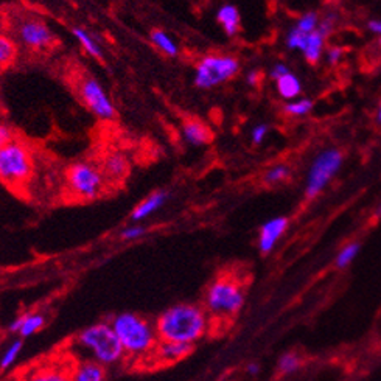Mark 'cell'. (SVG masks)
<instances>
[{
    "mask_svg": "<svg viewBox=\"0 0 381 381\" xmlns=\"http://www.w3.org/2000/svg\"><path fill=\"white\" fill-rule=\"evenodd\" d=\"M154 327L159 341L193 346L207 333L208 315L198 305L177 304L163 311Z\"/></svg>",
    "mask_w": 381,
    "mask_h": 381,
    "instance_id": "1",
    "label": "cell"
},
{
    "mask_svg": "<svg viewBox=\"0 0 381 381\" xmlns=\"http://www.w3.org/2000/svg\"><path fill=\"white\" fill-rule=\"evenodd\" d=\"M125 356L131 360L146 361L159 342L156 327L149 320L134 313H122L111 320Z\"/></svg>",
    "mask_w": 381,
    "mask_h": 381,
    "instance_id": "2",
    "label": "cell"
},
{
    "mask_svg": "<svg viewBox=\"0 0 381 381\" xmlns=\"http://www.w3.org/2000/svg\"><path fill=\"white\" fill-rule=\"evenodd\" d=\"M77 344L86 350L91 361L100 366H112L120 363L125 358L123 347L111 323H99L85 328L77 336Z\"/></svg>",
    "mask_w": 381,
    "mask_h": 381,
    "instance_id": "3",
    "label": "cell"
},
{
    "mask_svg": "<svg viewBox=\"0 0 381 381\" xmlns=\"http://www.w3.org/2000/svg\"><path fill=\"white\" fill-rule=\"evenodd\" d=\"M244 304L242 282L232 274H221L206 293V311L215 318H232Z\"/></svg>",
    "mask_w": 381,
    "mask_h": 381,
    "instance_id": "4",
    "label": "cell"
},
{
    "mask_svg": "<svg viewBox=\"0 0 381 381\" xmlns=\"http://www.w3.org/2000/svg\"><path fill=\"white\" fill-rule=\"evenodd\" d=\"M33 156L24 142L14 140L0 149V181L13 190H20L33 176Z\"/></svg>",
    "mask_w": 381,
    "mask_h": 381,
    "instance_id": "5",
    "label": "cell"
},
{
    "mask_svg": "<svg viewBox=\"0 0 381 381\" xmlns=\"http://www.w3.org/2000/svg\"><path fill=\"white\" fill-rule=\"evenodd\" d=\"M78 360L69 354L51 355L22 368L14 380L16 381H72Z\"/></svg>",
    "mask_w": 381,
    "mask_h": 381,
    "instance_id": "6",
    "label": "cell"
},
{
    "mask_svg": "<svg viewBox=\"0 0 381 381\" xmlns=\"http://www.w3.org/2000/svg\"><path fill=\"white\" fill-rule=\"evenodd\" d=\"M13 39L16 41L18 46L33 51V54L50 51L58 44L56 35L47 22L33 14H25L16 19Z\"/></svg>",
    "mask_w": 381,
    "mask_h": 381,
    "instance_id": "7",
    "label": "cell"
},
{
    "mask_svg": "<svg viewBox=\"0 0 381 381\" xmlns=\"http://www.w3.org/2000/svg\"><path fill=\"white\" fill-rule=\"evenodd\" d=\"M65 184L75 198L91 201L104 192L106 176L101 168L91 162H77L67 168Z\"/></svg>",
    "mask_w": 381,
    "mask_h": 381,
    "instance_id": "8",
    "label": "cell"
},
{
    "mask_svg": "<svg viewBox=\"0 0 381 381\" xmlns=\"http://www.w3.org/2000/svg\"><path fill=\"white\" fill-rule=\"evenodd\" d=\"M240 70L235 56L212 54L206 55L195 65V85L199 89H212L232 80Z\"/></svg>",
    "mask_w": 381,
    "mask_h": 381,
    "instance_id": "9",
    "label": "cell"
},
{
    "mask_svg": "<svg viewBox=\"0 0 381 381\" xmlns=\"http://www.w3.org/2000/svg\"><path fill=\"white\" fill-rule=\"evenodd\" d=\"M342 161H344V156L339 149H325V151L318 154L315 162L311 163L307 187H305V195L308 199L318 196L325 189V185L339 171Z\"/></svg>",
    "mask_w": 381,
    "mask_h": 381,
    "instance_id": "10",
    "label": "cell"
},
{
    "mask_svg": "<svg viewBox=\"0 0 381 381\" xmlns=\"http://www.w3.org/2000/svg\"><path fill=\"white\" fill-rule=\"evenodd\" d=\"M78 80V95L86 104V108L101 120H114L117 115L115 106L108 95L106 89L100 85V81L91 77V75L80 77Z\"/></svg>",
    "mask_w": 381,
    "mask_h": 381,
    "instance_id": "11",
    "label": "cell"
},
{
    "mask_svg": "<svg viewBox=\"0 0 381 381\" xmlns=\"http://www.w3.org/2000/svg\"><path fill=\"white\" fill-rule=\"evenodd\" d=\"M192 350H193V346L159 341L158 346H156V349L153 350V354L148 356V360H151L153 363H158L159 366L173 364V363L184 360L185 356H189Z\"/></svg>",
    "mask_w": 381,
    "mask_h": 381,
    "instance_id": "12",
    "label": "cell"
},
{
    "mask_svg": "<svg viewBox=\"0 0 381 381\" xmlns=\"http://www.w3.org/2000/svg\"><path fill=\"white\" fill-rule=\"evenodd\" d=\"M288 227V220L285 216H279V218L270 220L265 223L260 229V235H258V248L263 254L271 252L274 249L275 243L279 242V238L285 234V230Z\"/></svg>",
    "mask_w": 381,
    "mask_h": 381,
    "instance_id": "13",
    "label": "cell"
},
{
    "mask_svg": "<svg viewBox=\"0 0 381 381\" xmlns=\"http://www.w3.org/2000/svg\"><path fill=\"white\" fill-rule=\"evenodd\" d=\"M182 136L190 145L203 146L211 144L213 134L204 122L198 120V118H187L182 123Z\"/></svg>",
    "mask_w": 381,
    "mask_h": 381,
    "instance_id": "14",
    "label": "cell"
},
{
    "mask_svg": "<svg viewBox=\"0 0 381 381\" xmlns=\"http://www.w3.org/2000/svg\"><path fill=\"white\" fill-rule=\"evenodd\" d=\"M44 325H46V318L41 313H27V315H22L13 320L10 330L19 333L22 338H28V336L39 332Z\"/></svg>",
    "mask_w": 381,
    "mask_h": 381,
    "instance_id": "15",
    "label": "cell"
},
{
    "mask_svg": "<svg viewBox=\"0 0 381 381\" xmlns=\"http://www.w3.org/2000/svg\"><path fill=\"white\" fill-rule=\"evenodd\" d=\"M167 199H168L167 192L159 190V192L151 193V195L145 198L136 208H134L132 213H131V220L132 221H142V220L148 218L149 215L158 212L159 208L167 203Z\"/></svg>",
    "mask_w": 381,
    "mask_h": 381,
    "instance_id": "16",
    "label": "cell"
},
{
    "mask_svg": "<svg viewBox=\"0 0 381 381\" xmlns=\"http://www.w3.org/2000/svg\"><path fill=\"white\" fill-rule=\"evenodd\" d=\"M216 20L223 27L227 36H234L238 33L242 25V16L240 11L235 5H223L216 13Z\"/></svg>",
    "mask_w": 381,
    "mask_h": 381,
    "instance_id": "17",
    "label": "cell"
},
{
    "mask_svg": "<svg viewBox=\"0 0 381 381\" xmlns=\"http://www.w3.org/2000/svg\"><path fill=\"white\" fill-rule=\"evenodd\" d=\"M101 170L106 179H123L130 171V162L122 153H111L104 159Z\"/></svg>",
    "mask_w": 381,
    "mask_h": 381,
    "instance_id": "18",
    "label": "cell"
},
{
    "mask_svg": "<svg viewBox=\"0 0 381 381\" xmlns=\"http://www.w3.org/2000/svg\"><path fill=\"white\" fill-rule=\"evenodd\" d=\"M104 378H106V370L103 366L91 360H85L78 361L72 381H104Z\"/></svg>",
    "mask_w": 381,
    "mask_h": 381,
    "instance_id": "19",
    "label": "cell"
},
{
    "mask_svg": "<svg viewBox=\"0 0 381 381\" xmlns=\"http://www.w3.org/2000/svg\"><path fill=\"white\" fill-rule=\"evenodd\" d=\"M19 55V46L8 33L0 35V72H4L16 63Z\"/></svg>",
    "mask_w": 381,
    "mask_h": 381,
    "instance_id": "20",
    "label": "cell"
},
{
    "mask_svg": "<svg viewBox=\"0 0 381 381\" xmlns=\"http://www.w3.org/2000/svg\"><path fill=\"white\" fill-rule=\"evenodd\" d=\"M72 35L75 36V39H77V42L80 44V46L83 47V50L86 51L87 55H91L92 58L101 61V59H103V50L100 47V44L96 42L95 37L91 33H89L87 30L81 28V27H73L72 28Z\"/></svg>",
    "mask_w": 381,
    "mask_h": 381,
    "instance_id": "21",
    "label": "cell"
},
{
    "mask_svg": "<svg viewBox=\"0 0 381 381\" xmlns=\"http://www.w3.org/2000/svg\"><path fill=\"white\" fill-rule=\"evenodd\" d=\"M149 39H151L153 46L158 49L159 51H162L163 55L167 56H177L179 54V47L176 41L171 37L165 30H161V28H156L151 32V35H149Z\"/></svg>",
    "mask_w": 381,
    "mask_h": 381,
    "instance_id": "22",
    "label": "cell"
},
{
    "mask_svg": "<svg viewBox=\"0 0 381 381\" xmlns=\"http://www.w3.org/2000/svg\"><path fill=\"white\" fill-rule=\"evenodd\" d=\"M324 41H325V37L320 35L318 30L307 36V42H305V47L302 51H304V55H305V58H307L308 63H311V64L318 63V59L320 58V55H323Z\"/></svg>",
    "mask_w": 381,
    "mask_h": 381,
    "instance_id": "23",
    "label": "cell"
},
{
    "mask_svg": "<svg viewBox=\"0 0 381 381\" xmlns=\"http://www.w3.org/2000/svg\"><path fill=\"white\" fill-rule=\"evenodd\" d=\"M277 91L279 94L287 100H293L296 96L302 92V85L296 75L293 73H287L285 77H282L277 80Z\"/></svg>",
    "mask_w": 381,
    "mask_h": 381,
    "instance_id": "24",
    "label": "cell"
},
{
    "mask_svg": "<svg viewBox=\"0 0 381 381\" xmlns=\"http://www.w3.org/2000/svg\"><path fill=\"white\" fill-rule=\"evenodd\" d=\"M20 350H22V341L20 339L13 341L10 347L6 349L2 355V360H0V369L4 370V369L11 368V366L16 363L18 356L20 355Z\"/></svg>",
    "mask_w": 381,
    "mask_h": 381,
    "instance_id": "25",
    "label": "cell"
},
{
    "mask_svg": "<svg viewBox=\"0 0 381 381\" xmlns=\"http://www.w3.org/2000/svg\"><path fill=\"white\" fill-rule=\"evenodd\" d=\"M358 252H360V244L358 243H350L344 246V248H342L341 252L338 254V257H336V265H338V268L349 266L354 261V258L358 256Z\"/></svg>",
    "mask_w": 381,
    "mask_h": 381,
    "instance_id": "26",
    "label": "cell"
},
{
    "mask_svg": "<svg viewBox=\"0 0 381 381\" xmlns=\"http://www.w3.org/2000/svg\"><path fill=\"white\" fill-rule=\"evenodd\" d=\"M313 108V103L307 99L302 100H296V101H289L288 104H285V108L283 111L287 112L288 115H294V117H302L305 114H308Z\"/></svg>",
    "mask_w": 381,
    "mask_h": 381,
    "instance_id": "27",
    "label": "cell"
},
{
    "mask_svg": "<svg viewBox=\"0 0 381 381\" xmlns=\"http://www.w3.org/2000/svg\"><path fill=\"white\" fill-rule=\"evenodd\" d=\"M299 368H301V358H299L296 354L289 352L280 356L279 360V370L285 375H289V373L296 372Z\"/></svg>",
    "mask_w": 381,
    "mask_h": 381,
    "instance_id": "28",
    "label": "cell"
},
{
    "mask_svg": "<svg viewBox=\"0 0 381 381\" xmlns=\"http://www.w3.org/2000/svg\"><path fill=\"white\" fill-rule=\"evenodd\" d=\"M291 171L287 165H275L273 167L271 170L266 171L265 175V182L266 184H279V182H283L287 181V179L289 177Z\"/></svg>",
    "mask_w": 381,
    "mask_h": 381,
    "instance_id": "29",
    "label": "cell"
},
{
    "mask_svg": "<svg viewBox=\"0 0 381 381\" xmlns=\"http://www.w3.org/2000/svg\"><path fill=\"white\" fill-rule=\"evenodd\" d=\"M319 27V18H318V14L316 13H307V14H304V16L299 19L297 22V30H301V32L304 33H313V32H316Z\"/></svg>",
    "mask_w": 381,
    "mask_h": 381,
    "instance_id": "30",
    "label": "cell"
},
{
    "mask_svg": "<svg viewBox=\"0 0 381 381\" xmlns=\"http://www.w3.org/2000/svg\"><path fill=\"white\" fill-rule=\"evenodd\" d=\"M307 33H304L301 32V30H297V28H293L291 30V32L288 33V37H287V46L289 49H297V50H304L305 47V42H307Z\"/></svg>",
    "mask_w": 381,
    "mask_h": 381,
    "instance_id": "31",
    "label": "cell"
},
{
    "mask_svg": "<svg viewBox=\"0 0 381 381\" xmlns=\"http://www.w3.org/2000/svg\"><path fill=\"white\" fill-rule=\"evenodd\" d=\"M146 232V229L144 226H130V227H125L122 230V240L125 242H132V240H137V238L144 237Z\"/></svg>",
    "mask_w": 381,
    "mask_h": 381,
    "instance_id": "32",
    "label": "cell"
},
{
    "mask_svg": "<svg viewBox=\"0 0 381 381\" xmlns=\"http://www.w3.org/2000/svg\"><path fill=\"white\" fill-rule=\"evenodd\" d=\"M14 140H16V137H14V131L8 125L0 123V149L5 148L6 145H10Z\"/></svg>",
    "mask_w": 381,
    "mask_h": 381,
    "instance_id": "33",
    "label": "cell"
},
{
    "mask_svg": "<svg viewBox=\"0 0 381 381\" xmlns=\"http://www.w3.org/2000/svg\"><path fill=\"white\" fill-rule=\"evenodd\" d=\"M268 130H270V128H268V125H263V123L254 126V130L251 132V139H252L254 144H257V145L261 144V142H263L265 137H266Z\"/></svg>",
    "mask_w": 381,
    "mask_h": 381,
    "instance_id": "34",
    "label": "cell"
},
{
    "mask_svg": "<svg viewBox=\"0 0 381 381\" xmlns=\"http://www.w3.org/2000/svg\"><path fill=\"white\" fill-rule=\"evenodd\" d=\"M333 24H335V16H332V14H330V16H327V18H324L323 20H320V24L318 27V32L325 37L333 30Z\"/></svg>",
    "mask_w": 381,
    "mask_h": 381,
    "instance_id": "35",
    "label": "cell"
},
{
    "mask_svg": "<svg viewBox=\"0 0 381 381\" xmlns=\"http://www.w3.org/2000/svg\"><path fill=\"white\" fill-rule=\"evenodd\" d=\"M287 73H289V70H288V67H287L285 64H275V65H274V69H273V72H271V77H273L275 81H277V80H280L282 77H285Z\"/></svg>",
    "mask_w": 381,
    "mask_h": 381,
    "instance_id": "36",
    "label": "cell"
},
{
    "mask_svg": "<svg viewBox=\"0 0 381 381\" xmlns=\"http://www.w3.org/2000/svg\"><path fill=\"white\" fill-rule=\"evenodd\" d=\"M341 58H342V50L341 49L333 47V49L328 50L327 59H328V63H330V64H338Z\"/></svg>",
    "mask_w": 381,
    "mask_h": 381,
    "instance_id": "37",
    "label": "cell"
},
{
    "mask_svg": "<svg viewBox=\"0 0 381 381\" xmlns=\"http://www.w3.org/2000/svg\"><path fill=\"white\" fill-rule=\"evenodd\" d=\"M248 83L251 86H257L260 83V73L257 70L249 72V75H248Z\"/></svg>",
    "mask_w": 381,
    "mask_h": 381,
    "instance_id": "38",
    "label": "cell"
},
{
    "mask_svg": "<svg viewBox=\"0 0 381 381\" xmlns=\"http://www.w3.org/2000/svg\"><path fill=\"white\" fill-rule=\"evenodd\" d=\"M369 28L372 30L373 33L381 35V20H370L369 22Z\"/></svg>",
    "mask_w": 381,
    "mask_h": 381,
    "instance_id": "39",
    "label": "cell"
},
{
    "mask_svg": "<svg viewBox=\"0 0 381 381\" xmlns=\"http://www.w3.org/2000/svg\"><path fill=\"white\" fill-rule=\"evenodd\" d=\"M258 370H260V366L257 363H251L248 366V372L251 373V375H256V373H258Z\"/></svg>",
    "mask_w": 381,
    "mask_h": 381,
    "instance_id": "40",
    "label": "cell"
},
{
    "mask_svg": "<svg viewBox=\"0 0 381 381\" xmlns=\"http://www.w3.org/2000/svg\"><path fill=\"white\" fill-rule=\"evenodd\" d=\"M4 28H5V18L0 16V35L4 33Z\"/></svg>",
    "mask_w": 381,
    "mask_h": 381,
    "instance_id": "41",
    "label": "cell"
},
{
    "mask_svg": "<svg viewBox=\"0 0 381 381\" xmlns=\"http://www.w3.org/2000/svg\"><path fill=\"white\" fill-rule=\"evenodd\" d=\"M375 215H377V216H381V204L378 206V208H377V212H375Z\"/></svg>",
    "mask_w": 381,
    "mask_h": 381,
    "instance_id": "42",
    "label": "cell"
},
{
    "mask_svg": "<svg viewBox=\"0 0 381 381\" xmlns=\"http://www.w3.org/2000/svg\"><path fill=\"white\" fill-rule=\"evenodd\" d=\"M378 120L381 122V104H380V108H378Z\"/></svg>",
    "mask_w": 381,
    "mask_h": 381,
    "instance_id": "43",
    "label": "cell"
}]
</instances>
